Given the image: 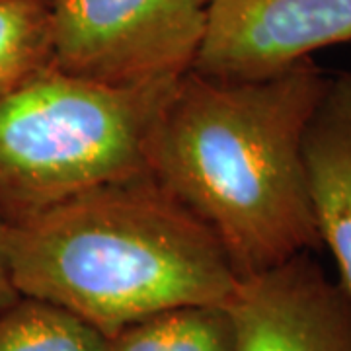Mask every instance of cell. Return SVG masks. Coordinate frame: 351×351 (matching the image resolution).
<instances>
[{
    "instance_id": "1",
    "label": "cell",
    "mask_w": 351,
    "mask_h": 351,
    "mask_svg": "<svg viewBox=\"0 0 351 351\" xmlns=\"http://www.w3.org/2000/svg\"><path fill=\"white\" fill-rule=\"evenodd\" d=\"M328 82L313 57L260 80L189 71L156 117L149 172L213 230L239 279L322 246L302 141Z\"/></svg>"
},
{
    "instance_id": "2",
    "label": "cell",
    "mask_w": 351,
    "mask_h": 351,
    "mask_svg": "<svg viewBox=\"0 0 351 351\" xmlns=\"http://www.w3.org/2000/svg\"><path fill=\"white\" fill-rule=\"evenodd\" d=\"M20 297L47 301L112 338L186 304H225L239 285L215 232L151 172L8 226Z\"/></svg>"
},
{
    "instance_id": "3",
    "label": "cell",
    "mask_w": 351,
    "mask_h": 351,
    "mask_svg": "<svg viewBox=\"0 0 351 351\" xmlns=\"http://www.w3.org/2000/svg\"><path fill=\"white\" fill-rule=\"evenodd\" d=\"M176 82L108 86L51 64L4 96L0 221L22 225L90 189L149 172L152 127Z\"/></svg>"
},
{
    "instance_id": "4",
    "label": "cell",
    "mask_w": 351,
    "mask_h": 351,
    "mask_svg": "<svg viewBox=\"0 0 351 351\" xmlns=\"http://www.w3.org/2000/svg\"><path fill=\"white\" fill-rule=\"evenodd\" d=\"M215 0H49L53 66L108 86L189 73Z\"/></svg>"
},
{
    "instance_id": "5",
    "label": "cell",
    "mask_w": 351,
    "mask_h": 351,
    "mask_svg": "<svg viewBox=\"0 0 351 351\" xmlns=\"http://www.w3.org/2000/svg\"><path fill=\"white\" fill-rule=\"evenodd\" d=\"M348 41L351 0H215L191 71L219 80H260Z\"/></svg>"
},
{
    "instance_id": "6",
    "label": "cell",
    "mask_w": 351,
    "mask_h": 351,
    "mask_svg": "<svg viewBox=\"0 0 351 351\" xmlns=\"http://www.w3.org/2000/svg\"><path fill=\"white\" fill-rule=\"evenodd\" d=\"M237 351H351V299L301 252L242 277L226 302Z\"/></svg>"
},
{
    "instance_id": "7",
    "label": "cell",
    "mask_w": 351,
    "mask_h": 351,
    "mask_svg": "<svg viewBox=\"0 0 351 351\" xmlns=\"http://www.w3.org/2000/svg\"><path fill=\"white\" fill-rule=\"evenodd\" d=\"M302 158L320 244L351 299V73L330 76L304 131Z\"/></svg>"
},
{
    "instance_id": "8",
    "label": "cell",
    "mask_w": 351,
    "mask_h": 351,
    "mask_svg": "<svg viewBox=\"0 0 351 351\" xmlns=\"http://www.w3.org/2000/svg\"><path fill=\"white\" fill-rule=\"evenodd\" d=\"M106 351H237L234 322L226 302L176 306L119 330Z\"/></svg>"
},
{
    "instance_id": "9",
    "label": "cell",
    "mask_w": 351,
    "mask_h": 351,
    "mask_svg": "<svg viewBox=\"0 0 351 351\" xmlns=\"http://www.w3.org/2000/svg\"><path fill=\"white\" fill-rule=\"evenodd\" d=\"M108 338L57 304L20 297L0 313V351H106Z\"/></svg>"
},
{
    "instance_id": "10",
    "label": "cell",
    "mask_w": 351,
    "mask_h": 351,
    "mask_svg": "<svg viewBox=\"0 0 351 351\" xmlns=\"http://www.w3.org/2000/svg\"><path fill=\"white\" fill-rule=\"evenodd\" d=\"M53 64L47 0H0V100Z\"/></svg>"
},
{
    "instance_id": "11",
    "label": "cell",
    "mask_w": 351,
    "mask_h": 351,
    "mask_svg": "<svg viewBox=\"0 0 351 351\" xmlns=\"http://www.w3.org/2000/svg\"><path fill=\"white\" fill-rule=\"evenodd\" d=\"M8 226L0 221V313L8 308L12 302L20 299V293L16 291L8 267Z\"/></svg>"
},
{
    "instance_id": "12",
    "label": "cell",
    "mask_w": 351,
    "mask_h": 351,
    "mask_svg": "<svg viewBox=\"0 0 351 351\" xmlns=\"http://www.w3.org/2000/svg\"><path fill=\"white\" fill-rule=\"evenodd\" d=\"M47 2H49V0H47Z\"/></svg>"
}]
</instances>
